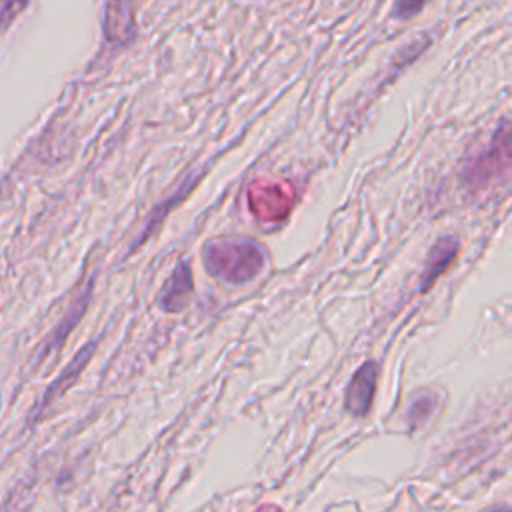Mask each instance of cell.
Instances as JSON below:
<instances>
[{
    "mask_svg": "<svg viewBox=\"0 0 512 512\" xmlns=\"http://www.w3.org/2000/svg\"><path fill=\"white\" fill-rule=\"evenodd\" d=\"M202 262L208 274L238 286L254 280L264 270L268 252L250 238H214L204 244Z\"/></svg>",
    "mask_w": 512,
    "mask_h": 512,
    "instance_id": "1",
    "label": "cell"
},
{
    "mask_svg": "<svg viewBox=\"0 0 512 512\" xmlns=\"http://www.w3.org/2000/svg\"><path fill=\"white\" fill-rule=\"evenodd\" d=\"M510 166V128L508 120L504 118L498 130L494 132L488 146L478 152L466 168L462 170V178L470 190L486 188L494 178L506 176Z\"/></svg>",
    "mask_w": 512,
    "mask_h": 512,
    "instance_id": "2",
    "label": "cell"
},
{
    "mask_svg": "<svg viewBox=\"0 0 512 512\" xmlns=\"http://www.w3.org/2000/svg\"><path fill=\"white\" fill-rule=\"evenodd\" d=\"M376 384H378V364L374 360L362 362L352 374L344 392L346 412L352 414L354 418L368 416L374 402Z\"/></svg>",
    "mask_w": 512,
    "mask_h": 512,
    "instance_id": "3",
    "label": "cell"
},
{
    "mask_svg": "<svg viewBox=\"0 0 512 512\" xmlns=\"http://www.w3.org/2000/svg\"><path fill=\"white\" fill-rule=\"evenodd\" d=\"M200 178H202V172H192V174H188V176L180 182V186H178L170 196H166L162 202H158V204L150 210V214H148V218H146V222H144L140 234L134 238V244H132L130 250H128L130 254L150 240V236L158 230V226L164 222V218L170 214V210H172L174 206H178V204L192 192V188L200 182Z\"/></svg>",
    "mask_w": 512,
    "mask_h": 512,
    "instance_id": "4",
    "label": "cell"
},
{
    "mask_svg": "<svg viewBox=\"0 0 512 512\" xmlns=\"http://www.w3.org/2000/svg\"><path fill=\"white\" fill-rule=\"evenodd\" d=\"M460 252V240L458 236L454 234H448V236H440L432 248L428 250V256L424 260V268H422V274H420V282H418V288L420 292H428L436 280L446 272V268L456 260Z\"/></svg>",
    "mask_w": 512,
    "mask_h": 512,
    "instance_id": "5",
    "label": "cell"
},
{
    "mask_svg": "<svg viewBox=\"0 0 512 512\" xmlns=\"http://www.w3.org/2000/svg\"><path fill=\"white\" fill-rule=\"evenodd\" d=\"M192 292H194L192 270H190V264H188L186 260H182V262L172 270V274L166 278L164 286L160 288L158 306H160L164 312H168V314L182 312V310L188 306Z\"/></svg>",
    "mask_w": 512,
    "mask_h": 512,
    "instance_id": "6",
    "label": "cell"
},
{
    "mask_svg": "<svg viewBox=\"0 0 512 512\" xmlns=\"http://www.w3.org/2000/svg\"><path fill=\"white\" fill-rule=\"evenodd\" d=\"M94 346H96V342H90V344H86L76 356H74V360L68 364V368L60 374V378L52 384V388L46 392V396H44V404H48L50 400H52V396L54 394H60L68 384H72L76 378H78V374L84 370V366L88 364V360L92 358V350H94Z\"/></svg>",
    "mask_w": 512,
    "mask_h": 512,
    "instance_id": "7",
    "label": "cell"
},
{
    "mask_svg": "<svg viewBox=\"0 0 512 512\" xmlns=\"http://www.w3.org/2000/svg\"><path fill=\"white\" fill-rule=\"evenodd\" d=\"M90 296H92V278L88 280V284L84 286V290L78 294V298L72 302V306H70L66 318H64L62 324H60V328L52 334V344L60 346V344L64 342L66 334H68V332L78 324V320L82 318V314H84V310H86V306H88V302H90Z\"/></svg>",
    "mask_w": 512,
    "mask_h": 512,
    "instance_id": "8",
    "label": "cell"
},
{
    "mask_svg": "<svg viewBox=\"0 0 512 512\" xmlns=\"http://www.w3.org/2000/svg\"><path fill=\"white\" fill-rule=\"evenodd\" d=\"M434 404H436V396L432 392H424V396H418L412 402V406L408 408V424H410V428L422 426L432 416Z\"/></svg>",
    "mask_w": 512,
    "mask_h": 512,
    "instance_id": "9",
    "label": "cell"
}]
</instances>
